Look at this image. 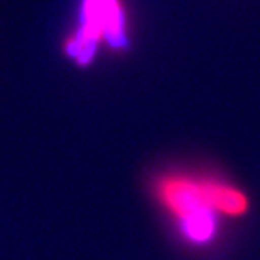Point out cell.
<instances>
[{
    "mask_svg": "<svg viewBox=\"0 0 260 260\" xmlns=\"http://www.w3.org/2000/svg\"><path fill=\"white\" fill-rule=\"evenodd\" d=\"M100 44L113 51H123L128 46L127 14L122 0H80L78 25L66 36L64 54L78 66H88Z\"/></svg>",
    "mask_w": 260,
    "mask_h": 260,
    "instance_id": "2",
    "label": "cell"
},
{
    "mask_svg": "<svg viewBox=\"0 0 260 260\" xmlns=\"http://www.w3.org/2000/svg\"><path fill=\"white\" fill-rule=\"evenodd\" d=\"M155 196L189 245L206 247L216 238L221 215L208 198L205 179L164 176L155 183Z\"/></svg>",
    "mask_w": 260,
    "mask_h": 260,
    "instance_id": "1",
    "label": "cell"
},
{
    "mask_svg": "<svg viewBox=\"0 0 260 260\" xmlns=\"http://www.w3.org/2000/svg\"><path fill=\"white\" fill-rule=\"evenodd\" d=\"M203 179H205V188L213 208L221 216L238 218L245 215L248 210V200L240 189L213 178H203Z\"/></svg>",
    "mask_w": 260,
    "mask_h": 260,
    "instance_id": "3",
    "label": "cell"
}]
</instances>
